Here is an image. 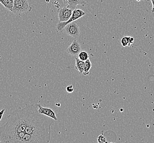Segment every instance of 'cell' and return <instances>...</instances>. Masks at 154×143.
<instances>
[{
	"label": "cell",
	"mask_w": 154,
	"mask_h": 143,
	"mask_svg": "<svg viewBox=\"0 0 154 143\" xmlns=\"http://www.w3.org/2000/svg\"><path fill=\"white\" fill-rule=\"evenodd\" d=\"M42 115L34 104H26L24 108L14 110L8 116L6 123L0 128L1 143H22L27 128Z\"/></svg>",
	"instance_id": "1"
},
{
	"label": "cell",
	"mask_w": 154,
	"mask_h": 143,
	"mask_svg": "<svg viewBox=\"0 0 154 143\" xmlns=\"http://www.w3.org/2000/svg\"><path fill=\"white\" fill-rule=\"evenodd\" d=\"M32 7L29 6L28 0H14L12 12L17 15L28 14L31 12Z\"/></svg>",
	"instance_id": "2"
},
{
	"label": "cell",
	"mask_w": 154,
	"mask_h": 143,
	"mask_svg": "<svg viewBox=\"0 0 154 143\" xmlns=\"http://www.w3.org/2000/svg\"><path fill=\"white\" fill-rule=\"evenodd\" d=\"M85 14L86 13L82 9H76V8L74 9L71 17L67 22H59L56 27V30L57 32L62 31L68 24L80 18L83 16H85Z\"/></svg>",
	"instance_id": "3"
},
{
	"label": "cell",
	"mask_w": 154,
	"mask_h": 143,
	"mask_svg": "<svg viewBox=\"0 0 154 143\" xmlns=\"http://www.w3.org/2000/svg\"><path fill=\"white\" fill-rule=\"evenodd\" d=\"M64 29L66 34L70 35L75 39H77L80 35V28L77 23L75 22V21L68 24Z\"/></svg>",
	"instance_id": "4"
},
{
	"label": "cell",
	"mask_w": 154,
	"mask_h": 143,
	"mask_svg": "<svg viewBox=\"0 0 154 143\" xmlns=\"http://www.w3.org/2000/svg\"><path fill=\"white\" fill-rule=\"evenodd\" d=\"M59 22H67L71 17L73 10L64 7L58 9Z\"/></svg>",
	"instance_id": "5"
},
{
	"label": "cell",
	"mask_w": 154,
	"mask_h": 143,
	"mask_svg": "<svg viewBox=\"0 0 154 143\" xmlns=\"http://www.w3.org/2000/svg\"><path fill=\"white\" fill-rule=\"evenodd\" d=\"M36 105L38 109V111L40 113L47 116L50 118H52L53 119H54L55 121H57L58 118L56 116V113L50 107H44L40 103L36 104Z\"/></svg>",
	"instance_id": "6"
},
{
	"label": "cell",
	"mask_w": 154,
	"mask_h": 143,
	"mask_svg": "<svg viewBox=\"0 0 154 143\" xmlns=\"http://www.w3.org/2000/svg\"><path fill=\"white\" fill-rule=\"evenodd\" d=\"M81 51V47L80 45L76 40L73 41L71 45L68 47V49H66L67 52L72 56H78Z\"/></svg>",
	"instance_id": "7"
},
{
	"label": "cell",
	"mask_w": 154,
	"mask_h": 143,
	"mask_svg": "<svg viewBox=\"0 0 154 143\" xmlns=\"http://www.w3.org/2000/svg\"><path fill=\"white\" fill-rule=\"evenodd\" d=\"M63 2L67 5L68 8L74 10L79 5H85L86 3V0H63Z\"/></svg>",
	"instance_id": "8"
},
{
	"label": "cell",
	"mask_w": 154,
	"mask_h": 143,
	"mask_svg": "<svg viewBox=\"0 0 154 143\" xmlns=\"http://www.w3.org/2000/svg\"><path fill=\"white\" fill-rule=\"evenodd\" d=\"M75 61H76L75 68L80 73L82 74L84 71V68H85V61H81L78 57L75 59Z\"/></svg>",
	"instance_id": "9"
},
{
	"label": "cell",
	"mask_w": 154,
	"mask_h": 143,
	"mask_svg": "<svg viewBox=\"0 0 154 143\" xmlns=\"http://www.w3.org/2000/svg\"><path fill=\"white\" fill-rule=\"evenodd\" d=\"M14 0H0V3H1L6 8L12 11L14 6Z\"/></svg>",
	"instance_id": "10"
},
{
	"label": "cell",
	"mask_w": 154,
	"mask_h": 143,
	"mask_svg": "<svg viewBox=\"0 0 154 143\" xmlns=\"http://www.w3.org/2000/svg\"><path fill=\"white\" fill-rule=\"evenodd\" d=\"M92 67V63L89 59H87L86 61H85V68L83 74L85 75H89V71Z\"/></svg>",
	"instance_id": "11"
},
{
	"label": "cell",
	"mask_w": 154,
	"mask_h": 143,
	"mask_svg": "<svg viewBox=\"0 0 154 143\" xmlns=\"http://www.w3.org/2000/svg\"><path fill=\"white\" fill-rule=\"evenodd\" d=\"M89 57L88 53H87L85 51H81L80 52L78 55V58L83 61H86L87 59H89Z\"/></svg>",
	"instance_id": "12"
},
{
	"label": "cell",
	"mask_w": 154,
	"mask_h": 143,
	"mask_svg": "<svg viewBox=\"0 0 154 143\" xmlns=\"http://www.w3.org/2000/svg\"><path fill=\"white\" fill-rule=\"evenodd\" d=\"M121 44L123 47L130 46V42L128 37H124L121 39Z\"/></svg>",
	"instance_id": "13"
},
{
	"label": "cell",
	"mask_w": 154,
	"mask_h": 143,
	"mask_svg": "<svg viewBox=\"0 0 154 143\" xmlns=\"http://www.w3.org/2000/svg\"><path fill=\"white\" fill-rule=\"evenodd\" d=\"M97 140H98V142L99 143H104L108 142L106 137L104 135H103V134H100L99 135L97 138Z\"/></svg>",
	"instance_id": "14"
},
{
	"label": "cell",
	"mask_w": 154,
	"mask_h": 143,
	"mask_svg": "<svg viewBox=\"0 0 154 143\" xmlns=\"http://www.w3.org/2000/svg\"><path fill=\"white\" fill-rule=\"evenodd\" d=\"M66 90L69 93H72L74 91V86L72 85H69L66 87Z\"/></svg>",
	"instance_id": "15"
},
{
	"label": "cell",
	"mask_w": 154,
	"mask_h": 143,
	"mask_svg": "<svg viewBox=\"0 0 154 143\" xmlns=\"http://www.w3.org/2000/svg\"><path fill=\"white\" fill-rule=\"evenodd\" d=\"M5 112V109H2L1 111H0V122L1 121L2 117H3V115Z\"/></svg>",
	"instance_id": "16"
},
{
	"label": "cell",
	"mask_w": 154,
	"mask_h": 143,
	"mask_svg": "<svg viewBox=\"0 0 154 143\" xmlns=\"http://www.w3.org/2000/svg\"><path fill=\"white\" fill-rule=\"evenodd\" d=\"M128 40H129V42H130V45L131 44H133V42L134 41V37H130V36H128Z\"/></svg>",
	"instance_id": "17"
},
{
	"label": "cell",
	"mask_w": 154,
	"mask_h": 143,
	"mask_svg": "<svg viewBox=\"0 0 154 143\" xmlns=\"http://www.w3.org/2000/svg\"><path fill=\"white\" fill-rule=\"evenodd\" d=\"M151 3H152V9H151V12L152 13L154 12V0H151Z\"/></svg>",
	"instance_id": "18"
},
{
	"label": "cell",
	"mask_w": 154,
	"mask_h": 143,
	"mask_svg": "<svg viewBox=\"0 0 154 143\" xmlns=\"http://www.w3.org/2000/svg\"><path fill=\"white\" fill-rule=\"evenodd\" d=\"M56 105H57V106H60V104H57H57H56Z\"/></svg>",
	"instance_id": "19"
},
{
	"label": "cell",
	"mask_w": 154,
	"mask_h": 143,
	"mask_svg": "<svg viewBox=\"0 0 154 143\" xmlns=\"http://www.w3.org/2000/svg\"><path fill=\"white\" fill-rule=\"evenodd\" d=\"M136 1H138V2H139V1H140L141 0H136Z\"/></svg>",
	"instance_id": "20"
},
{
	"label": "cell",
	"mask_w": 154,
	"mask_h": 143,
	"mask_svg": "<svg viewBox=\"0 0 154 143\" xmlns=\"http://www.w3.org/2000/svg\"><path fill=\"white\" fill-rule=\"evenodd\" d=\"M0 143H1V140H0Z\"/></svg>",
	"instance_id": "21"
}]
</instances>
